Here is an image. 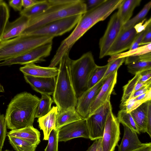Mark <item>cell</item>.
<instances>
[{"label":"cell","instance_id":"cell-1","mask_svg":"<svg viewBox=\"0 0 151 151\" xmlns=\"http://www.w3.org/2000/svg\"><path fill=\"white\" fill-rule=\"evenodd\" d=\"M40 99L24 92L16 95L8 104L5 118L8 129H18L32 126Z\"/></svg>","mask_w":151,"mask_h":151},{"label":"cell","instance_id":"cell-2","mask_svg":"<svg viewBox=\"0 0 151 151\" xmlns=\"http://www.w3.org/2000/svg\"><path fill=\"white\" fill-rule=\"evenodd\" d=\"M50 6L41 13L29 19L27 27L20 35L51 22L66 17L83 14L87 11L85 0H49Z\"/></svg>","mask_w":151,"mask_h":151},{"label":"cell","instance_id":"cell-3","mask_svg":"<svg viewBox=\"0 0 151 151\" xmlns=\"http://www.w3.org/2000/svg\"><path fill=\"white\" fill-rule=\"evenodd\" d=\"M69 52L65 53L59 63L58 73L56 76L53 100L61 112L70 109H76L78 98L71 78L70 65L71 59Z\"/></svg>","mask_w":151,"mask_h":151},{"label":"cell","instance_id":"cell-4","mask_svg":"<svg viewBox=\"0 0 151 151\" xmlns=\"http://www.w3.org/2000/svg\"><path fill=\"white\" fill-rule=\"evenodd\" d=\"M122 0H105L98 6L83 14L71 33L65 39L66 43L72 47L89 29L98 22L106 19L118 9Z\"/></svg>","mask_w":151,"mask_h":151},{"label":"cell","instance_id":"cell-5","mask_svg":"<svg viewBox=\"0 0 151 151\" xmlns=\"http://www.w3.org/2000/svg\"><path fill=\"white\" fill-rule=\"evenodd\" d=\"M51 36H33L20 35L0 42V61L22 55L44 45L52 43Z\"/></svg>","mask_w":151,"mask_h":151},{"label":"cell","instance_id":"cell-6","mask_svg":"<svg viewBox=\"0 0 151 151\" xmlns=\"http://www.w3.org/2000/svg\"><path fill=\"white\" fill-rule=\"evenodd\" d=\"M97 66L92 53L90 51L84 54L77 60L71 59L70 65L71 76L77 98L87 89L91 75Z\"/></svg>","mask_w":151,"mask_h":151},{"label":"cell","instance_id":"cell-7","mask_svg":"<svg viewBox=\"0 0 151 151\" xmlns=\"http://www.w3.org/2000/svg\"><path fill=\"white\" fill-rule=\"evenodd\" d=\"M82 15H76L54 21L21 35L54 37L61 36L72 29L76 25Z\"/></svg>","mask_w":151,"mask_h":151},{"label":"cell","instance_id":"cell-8","mask_svg":"<svg viewBox=\"0 0 151 151\" xmlns=\"http://www.w3.org/2000/svg\"><path fill=\"white\" fill-rule=\"evenodd\" d=\"M112 111L111 102L108 101L86 119L89 139L92 141L101 138L106 122Z\"/></svg>","mask_w":151,"mask_h":151},{"label":"cell","instance_id":"cell-9","mask_svg":"<svg viewBox=\"0 0 151 151\" xmlns=\"http://www.w3.org/2000/svg\"><path fill=\"white\" fill-rule=\"evenodd\" d=\"M52 43H47L33 49L22 55L3 61L0 66L14 64L26 65L45 61L52 49Z\"/></svg>","mask_w":151,"mask_h":151},{"label":"cell","instance_id":"cell-10","mask_svg":"<svg viewBox=\"0 0 151 151\" xmlns=\"http://www.w3.org/2000/svg\"><path fill=\"white\" fill-rule=\"evenodd\" d=\"M123 25L117 12L111 16L104 34L99 40V58L106 56L109 49L122 30Z\"/></svg>","mask_w":151,"mask_h":151},{"label":"cell","instance_id":"cell-11","mask_svg":"<svg viewBox=\"0 0 151 151\" xmlns=\"http://www.w3.org/2000/svg\"><path fill=\"white\" fill-rule=\"evenodd\" d=\"M120 123L111 111L107 119L102 137L103 151H114L120 139Z\"/></svg>","mask_w":151,"mask_h":151},{"label":"cell","instance_id":"cell-12","mask_svg":"<svg viewBox=\"0 0 151 151\" xmlns=\"http://www.w3.org/2000/svg\"><path fill=\"white\" fill-rule=\"evenodd\" d=\"M106 79H102L93 87L86 90L78 98L76 110L83 119H86L88 116L90 108Z\"/></svg>","mask_w":151,"mask_h":151},{"label":"cell","instance_id":"cell-13","mask_svg":"<svg viewBox=\"0 0 151 151\" xmlns=\"http://www.w3.org/2000/svg\"><path fill=\"white\" fill-rule=\"evenodd\" d=\"M58 141L66 142L74 138L83 137L89 139L86 119L65 126L59 130Z\"/></svg>","mask_w":151,"mask_h":151},{"label":"cell","instance_id":"cell-14","mask_svg":"<svg viewBox=\"0 0 151 151\" xmlns=\"http://www.w3.org/2000/svg\"><path fill=\"white\" fill-rule=\"evenodd\" d=\"M137 34L134 27L127 29H122L106 56H111L129 49Z\"/></svg>","mask_w":151,"mask_h":151},{"label":"cell","instance_id":"cell-15","mask_svg":"<svg viewBox=\"0 0 151 151\" xmlns=\"http://www.w3.org/2000/svg\"><path fill=\"white\" fill-rule=\"evenodd\" d=\"M117 75V70H116L106 79L90 108L89 116L107 101H110L111 95L116 82Z\"/></svg>","mask_w":151,"mask_h":151},{"label":"cell","instance_id":"cell-16","mask_svg":"<svg viewBox=\"0 0 151 151\" xmlns=\"http://www.w3.org/2000/svg\"><path fill=\"white\" fill-rule=\"evenodd\" d=\"M26 82L32 89L41 94L52 95L54 92L56 77L51 78L36 77L24 75Z\"/></svg>","mask_w":151,"mask_h":151},{"label":"cell","instance_id":"cell-17","mask_svg":"<svg viewBox=\"0 0 151 151\" xmlns=\"http://www.w3.org/2000/svg\"><path fill=\"white\" fill-rule=\"evenodd\" d=\"M124 62L128 72L133 75L151 70V52L139 56L126 57Z\"/></svg>","mask_w":151,"mask_h":151},{"label":"cell","instance_id":"cell-18","mask_svg":"<svg viewBox=\"0 0 151 151\" xmlns=\"http://www.w3.org/2000/svg\"><path fill=\"white\" fill-rule=\"evenodd\" d=\"M29 19L23 15L6 24L1 41L6 40L20 35L27 27Z\"/></svg>","mask_w":151,"mask_h":151},{"label":"cell","instance_id":"cell-19","mask_svg":"<svg viewBox=\"0 0 151 151\" xmlns=\"http://www.w3.org/2000/svg\"><path fill=\"white\" fill-rule=\"evenodd\" d=\"M19 70L24 75L36 77L51 78L56 77L58 73V68L37 65L35 63H29L21 67Z\"/></svg>","mask_w":151,"mask_h":151},{"label":"cell","instance_id":"cell-20","mask_svg":"<svg viewBox=\"0 0 151 151\" xmlns=\"http://www.w3.org/2000/svg\"><path fill=\"white\" fill-rule=\"evenodd\" d=\"M124 127V135L120 144L118 145V151H132L143 145L135 132L125 126Z\"/></svg>","mask_w":151,"mask_h":151},{"label":"cell","instance_id":"cell-21","mask_svg":"<svg viewBox=\"0 0 151 151\" xmlns=\"http://www.w3.org/2000/svg\"><path fill=\"white\" fill-rule=\"evenodd\" d=\"M58 112L57 107L54 106L48 113L38 118L39 126L43 132V140H48L51 132L53 129H56L55 121Z\"/></svg>","mask_w":151,"mask_h":151},{"label":"cell","instance_id":"cell-22","mask_svg":"<svg viewBox=\"0 0 151 151\" xmlns=\"http://www.w3.org/2000/svg\"><path fill=\"white\" fill-rule=\"evenodd\" d=\"M7 135L22 139L37 146L40 142V132L33 126L11 130L7 132Z\"/></svg>","mask_w":151,"mask_h":151},{"label":"cell","instance_id":"cell-23","mask_svg":"<svg viewBox=\"0 0 151 151\" xmlns=\"http://www.w3.org/2000/svg\"><path fill=\"white\" fill-rule=\"evenodd\" d=\"M141 1V0H122L116 12L123 25L130 19L134 9L139 5Z\"/></svg>","mask_w":151,"mask_h":151},{"label":"cell","instance_id":"cell-24","mask_svg":"<svg viewBox=\"0 0 151 151\" xmlns=\"http://www.w3.org/2000/svg\"><path fill=\"white\" fill-rule=\"evenodd\" d=\"M83 119L76 109H70L58 112L56 119V129L59 130L65 126Z\"/></svg>","mask_w":151,"mask_h":151},{"label":"cell","instance_id":"cell-25","mask_svg":"<svg viewBox=\"0 0 151 151\" xmlns=\"http://www.w3.org/2000/svg\"><path fill=\"white\" fill-rule=\"evenodd\" d=\"M148 101L143 103L130 112L140 132H146L147 108Z\"/></svg>","mask_w":151,"mask_h":151},{"label":"cell","instance_id":"cell-26","mask_svg":"<svg viewBox=\"0 0 151 151\" xmlns=\"http://www.w3.org/2000/svg\"><path fill=\"white\" fill-rule=\"evenodd\" d=\"M49 6V0H40L31 6L24 8L20 12V14L21 15L24 16L30 19L43 12Z\"/></svg>","mask_w":151,"mask_h":151},{"label":"cell","instance_id":"cell-27","mask_svg":"<svg viewBox=\"0 0 151 151\" xmlns=\"http://www.w3.org/2000/svg\"><path fill=\"white\" fill-rule=\"evenodd\" d=\"M41 95L35 114V118H40L48 113L52 108L51 105L54 102L50 95L41 94Z\"/></svg>","mask_w":151,"mask_h":151},{"label":"cell","instance_id":"cell-28","mask_svg":"<svg viewBox=\"0 0 151 151\" xmlns=\"http://www.w3.org/2000/svg\"><path fill=\"white\" fill-rule=\"evenodd\" d=\"M9 143L16 151H35L37 146L22 139L8 136Z\"/></svg>","mask_w":151,"mask_h":151},{"label":"cell","instance_id":"cell-29","mask_svg":"<svg viewBox=\"0 0 151 151\" xmlns=\"http://www.w3.org/2000/svg\"><path fill=\"white\" fill-rule=\"evenodd\" d=\"M151 52V43H150L146 45L139 47L135 49L129 50L127 52L112 56L108 60V61L109 62L119 58L139 56Z\"/></svg>","mask_w":151,"mask_h":151},{"label":"cell","instance_id":"cell-30","mask_svg":"<svg viewBox=\"0 0 151 151\" xmlns=\"http://www.w3.org/2000/svg\"><path fill=\"white\" fill-rule=\"evenodd\" d=\"M141 76L140 73L135 75L132 79L128 81L127 84L123 87V92L121 100L120 107L129 99L132 97L134 92L136 85L139 81Z\"/></svg>","mask_w":151,"mask_h":151},{"label":"cell","instance_id":"cell-31","mask_svg":"<svg viewBox=\"0 0 151 151\" xmlns=\"http://www.w3.org/2000/svg\"><path fill=\"white\" fill-rule=\"evenodd\" d=\"M116 118L119 123L123 126L127 127L137 134H140V132L138 129L130 113L127 112L125 110L121 109L119 111Z\"/></svg>","mask_w":151,"mask_h":151},{"label":"cell","instance_id":"cell-32","mask_svg":"<svg viewBox=\"0 0 151 151\" xmlns=\"http://www.w3.org/2000/svg\"><path fill=\"white\" fill-rule=\"evenodd\" d=\"M109 65L108 63L104 66H97L91 75L87 84V89L93 87L103 78Z\"/></svg>","mask_w":151,"mask_h":151},{"label":"cell","instance_id":"cell-33","mask_svg":"<svg viewBox=\"0 0 151 151\" xmlns=\"http://www.w3.org/2000/svg\"><path fill=\"white\" fill-rule=\"evenodd\" d=\"M151 7V1L147 3L141 11L134 17L130 19L123 25V29H127L134 26L145 19Z\"/></svg>","mask_w":151,"mask_h":151},{"label":"cell","instance_id":"cell-34","mask_svg":"<svg viewBox=\"0 0 151 151\" xmlns=\"http://www.w3.org/2000/svg\"><path fill=\"white\" fill-rule=\"evenodd\" d=\"M9 17V11L8 6L5 2L1 0L0 1V42L1 41Z\"/></svg>","mask_w":151,"mask_h":151},{"label":"cell","instance_id":"cell-35","mask_svg":"<svg viewBox=\"0 0 151 151\" xmlns=\"http://www.w3.org/2000/svg\"><path fill=\"white\" fill-rule=\"evenodd\" d=\"M59 131V130L53 129L51 132L48 143L44 151H58Z\"/></svg>","mask_w":151,"mask_h":151},{"label":"cell","instance_id":"cell-36","mask_svg":"<svg viewBox=\"0 0 151 151\" xmlns=\"http://www.w3.org/2000/svg\"><path fill=\"white\" fill-rule=\"evenodd\" d=\"M125 58H118L108 62L109 63L108 67L102 79H105L116 70H117L119 68L125 61Z\"/></svg>","mask_w":151,"mask_h":151},{"label":"cell","instance_id":"cell-37","mask_svg":"<svg viewBox=\"0 0 151 151\" xmlns=\"http://www.w3.org/2000/svg\"><path fill=\"white\" fill-rule=\"evenodd\" d=\"M7 128L5 116L0 113V151H2L7 134Z\"/></svg>","mask_w":151,"mask_h":151},{"label":"cell","instance_id":"cell-38","mask_svg":"<svg viewBox=\"0 0 151 151\" xmlns=\"http://www.w3.org/2000/svg\"><path fill=\"white\" fill-rule=\"evenodd\" d=\"M143 103L135 98H132L127 101L120 108L121 109L125 110L127 112L130 113Z\"/></svg>","mask_w":151,"mask_h":151},{"label":"cell","instance_id":"cell-39","mask_svg":"<svg viewBox=\"0 0 151 151\" xmlns=\"http://www.w3.org/2000/svg\"><path fill=\"white\" fill-rule=\"evenodd\" d=\"M148 26L145 30L137 34L129 50H132L140 47V44L147 30Z\"/></svg>","mask_w":151,"mask_h":151},{"label":"cell","instance_id":"cell-40","mask_svg":"<svg viewBox=\"0 0 151 151\" xmlns=\"http://www.w3.org/2000/svg\"><path fill=\"white\" fill-rule=\"evenodd\" d=\"M145 19L134 27L137 33H139L145 30L150 24H151V18L145 21Z\"/></svg>","mask_w":151,"mask_h":151},{"label":"cell","instance_id":"cell-41","mask_svg":"<svg viewBox=\"0 0 151 151\" xmlns=\"http://www.w3.org/2000/svg\"><path fill=\"white\" fill-rule=\"evenodd\" d=\"M146 132L151 137V102L148 101L147 112Z\"/></svg>","mask_w":151,"mask_h":151},{"label":"cell","instance_id":"cell-42","mask_svg":"<svg viewBox=\"0 0 151 151\" xmlns=\"http://www.w3.org/2000/svg\"><path fill=\"white\" fill-rule=\"evenodd\" d=\"M102 138L96 140L86 151H103Z\"/></svg>","mask_w":151,"mask_h":151},{"label":"cell","instance_id":"cell-43","mask_svg":"<svg viewBox=\"0 0 151 151\" xmlns=\"http://www.w3.org/2000/svg\"><path fill=\"white\" fill-rule=\"evenodd\" d=\"M150 43H151V24L148 26L147 30L140 44V46L146 45Z\"/></svg>","mask_w":151,"mask_h":151},{"label":"cell","instance_id":"cell-44","mask_svg":"<svg viewBox=\"0 0 151 151\" xmlns=\"http://www.w3.org/2000/svg\"><path fill=\"white\" fill-rule=\"evenodd\" d=\"M105 1V0H88L85 1L87 11L98 6Z\"/></svg>","mask_w":151,"mask_h":151},{"label":"cell","instance_id":"cell-45","mask_svg":"<svg viewBox=\"0 0 151 151\" xmlns=\"http://www.w3.org/2000/svg\"><path fill=\"white\" fill-rule=\"evenodd\" d=\"M9 5L15 11L20 12L22 7V0H12L9 2Z\"/></svg>","mask_w":151,"mask_h":151},{"label":"cell","instance_id":"cell-46","mask_svg":"<svg viewBox=\"0 0 151 151\" xmlns=\"http://www.w3.org/2000/svg\"><path fill=\"white\" fill-rule=\"evenodd\" d=\"M135 98L137 100L140 101L143 103L150 101L151 100V89Z\"/></svg>","mask_w":151,"mask_h":151},{"label":"cell","instance_id":"cell-47","mask_svg":"<svg viewBox=\"0 0 151 151\" xmlns=\"http://www.w3.org/2000/svg\"><path fill=\"white\" fill-rule=\"evenodd\" d=\"M150 89H151V83L144 86L134 93L132 98H135L147 92Z\"/></svg>","mask_w":151,"mask_h":151},{"label":"cell","instance_id":"cell-48","mask_svg":"<svg viewBox=\"0 0 151 151\" xmlns=\"http://www.w3.org/2000/svg\"><path fill=\"white\" fill-rule=\"evenodd\" d=\"M141 76L139 82H145L151 79V70H146L140 73Z\"/></svg>","mask_w":151,"mask_h":151},{"label":"cell","instance_id":"cell-49","mask_svg":"<svg viewBox=\"0 0 151 151\" xmlns=\"http://www.w3.org/2000/svg\"><path fill=\"white\" fill-rule=\"evenodd\" d=\"M40 0H22V6L24 9L27 8L38 3Z\"/></svg>","mask_w":151,"mask_h":151},{"label":"cell","instance_id":"cell-50","mask_svg":"<svg viewBox=\"0 0 151 151\" xmlns=\"http://www.w3.org/2000/svg\"><path fill=\"white\" fill-rule=\"evenodd\" d=\"M151 150V142L144 143L143 145L139 148L132 151H150Z\"/></svg>","mask_w":151,"mask_h":151},{"label":"cell","instance_id":"cell-51","mask_svg":"<svg viewBox=\"0 0 151 151\" xmlns=\"http://www.w3.org/2000/svg\"><path fill=\"white\" fill-rule=\"evenodd\" d=\"M4 90L3 86L0 83V92H4Z\"/></svg>","mask_w":151,"mask_h":151},{"label":"cell","instance_id":"cell-52","mask_svg":"<svg viewBox=\"0 0 151 151\" xmlns=\"http://www.w3.org/2000/svg\"><path fill=\"white\" fill-rule=\"evenodd\" d=\"M10 151V150H4V151Z\"/></svg>","mask_w":151,"mask_h":151},{"label":"cell","instance_id":"cell-53","mask_svg":"<svg viewBox=\"0 0 151 151\" xmlns=\"http://www.w3.org/2000/svg\"><path fill=\"white\" fill-rule=\"evenodd\" d=\"M1 1V0H0V1Z\"/></svg>","mask_w":151,"mask_h":151},{"label":"cell","instance_id":"cell-54","mask_svg":"<svg viewBox=\"0 0 151 151\" xmlns=\"http://www.w3.org/2000/svg\"><path fill=\"white\" fill-rule=\"evenodd\" d=\"M150 151H151V150Z\"/></svg>","mask_w":151,"mask_h":151}]
</instances>
